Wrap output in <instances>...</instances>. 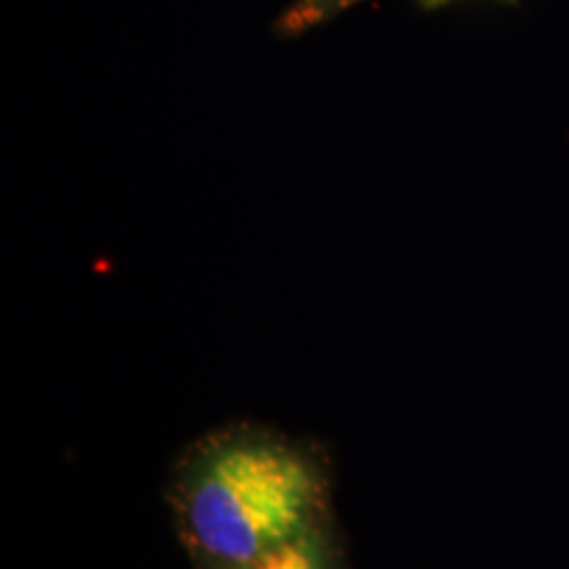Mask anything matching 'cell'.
Wrapping results in <instances>:
<instances>
[{
  "label": "cell",
  "mask_w": 569,
  "mask_h": 569,
  "mask_svg": "<svg viewBox=\"0 0 569 569\" xmlns=\"http://www.w3.org/2000/svg\"><path fill=\"white\" fill-rule=\"evenodd\" d=\"M327 496L317 453L261 427L203 438L184 453L172 486L184 543L213 569H243L322 525Z\"/></svg>",
  "instance_id": "cell-1"
},
{
  "label": "cell",
  "mask_w": 569,
  "mask_h": 569,
  "mask_svg": "<svg viewBox=\"0 0 569 569\" xmlns=\"http://www.w3.org/2000/svg\"><path fill=\"white\" fill-rule=\"evenodd\" d=\"M243 569H336L332 565V549L330 540L322 525L309 528L301 536L284 540L282 546L267 551L253 565Z\"/></svg>",
  "instance_id": "cell-2"
},
{
  "label": "cell",
  "mask_w": 569,
  "mask_h": 569,
  "mask_svg": "<svg viewBox=\"0 0 569 569\" xmlns=\"http://www.w3.org/2000/svg\"><path fill=\"white\" fill-rule=\"evenodd\" d=\"M361 0H296L290 11L280 19V30L288 34H301L325 24V21L336 19L338 13L353 9ZM427 9H438V6L451 3V0H422Z\"/></svg>",
  "instance_id": "cell-3"
}]
</instances>
